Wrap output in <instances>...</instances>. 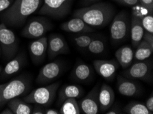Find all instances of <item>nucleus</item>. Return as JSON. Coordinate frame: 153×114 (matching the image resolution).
Wrapping results in <instances>:
<instances>
[{
    "label": "nucleus",
    "instance_id": "obj_1",
    "mask_svg": "<svg viewBox=\"0 0 153 114\" xmlns=\"http://www.w3.org/2000/svg\"><path fill=\"white\" fill-rule=\"evenodd\" d=\"M43 0H14L12 4L0 15V19L6 26L20 27L27 18L39 10Z\"/></svg>",
    "mask_w": 153,
    "mask_h": 114
},
{
    "label": "nucleus",
    "instance_id": "obj_2",
    "mask_svg": "<svg viewBox=\"0 0 153 114\" xmlns=\"http://www.w3.org/2000/svg\"><path fill=\"white\" fill-rule=\"evenodd\" d=\"M115 15V10L111 4L105 2L93 4L91 6L76 10L74 17H78L92 27H101L107 25Z\"/></svg>",
    "mask_w": 153,
    "mask_h": 114
},
{
    "label": "nucleus",
    "instance_id": "obj_3",
    "mask_svg": "<svg viewBox=\"0 0 153 114\" xmlns=\"http://www.w3.org/2000/svg\"><path fill=\"white\" fill-rule=\"evenodd\" d=\"M30 88V79L23 75L0 84V109L6 105L12 99L26 94Z\"/></svg>",
    "mask_w": 153,
    "mask_h": 114
},
{
    "label": "nucleus",
    "instance_id": "obj_4",
    "mask_svg": "<svg viewBox=\"0 0 153 114\" xmlns=\"http://www.w3.org/2000/svg\"><path fill=\"white\" fill-rule=\"evenodd\" d=\"M61 81L53 83L47 86L40 87L32 91L24 98L27 103L37 104L42 107H48L54 101Z\"/></svg>",
    "mask_w": 153,
    "mask_h": 114
},
{
    "label": "nucleus",
    "instance_id": "obj_5",
    "mask_svg": "<svg viewBox=\"0 0 153 114\" xmlns=\"http://www.w3.org/2000/svg\"><path fill=\"white\" fill-rule=\"evenodd\" d=\"M73 0H43L39 14L54 19H61L69 15Z\"/></svg>",
    "mask_w": 153,
    "mask_h": 114
},
{
    "label": "nucleus",
    "instance_id": "obj_6",
    "mask_svg": "<svg viewBox=\"0 0 153 114\" xmlns=\"http://www.w3.org/2000/svg\"><path fill=\"white\" fill-rule=\"evenodd\" d=\"M131 18L126 11L120 12L111 21V39L113 43H120L126 40L130 32Z\"/></svg>",
    "mask_w": 153,
    "mask_h": 114
},
{
    "label": "nucleus",
    "instance_id": "obj_7",
    "mask_svg": "<svg viewBox=\"0 0 153 114\" xmlns=\"http://www.w3.org/2000/svg\"><path fill=\"white\" fill-rule=\"evenodd\" d=\"M0 47L1 55L6 60H12L19 50V41L12 30L1 23H0Z\"/></svg>",
    "mask_w": 153,
    "mask_h": 114
},
{
    "label": "nucleus",
    "instance_id": "obj_8",
    "mask_svg": "<svg viewBox=\"0 0 153 114\" xmlns=\"http://www.w3.org/2000/svg\"><path fill=\"white\" fill-rule=\"evenodd\" d=\"M52 27V24L47 18L34 17L26 23L21 34L26 38H39L43 37Z\"/></svg>",
    "mask_w": 153,
    "mask_h": 114
},
{
    "label": "nucleus",
    "instance_id": "obj_9",
    "mask_svg": "<svg viewBox=\"0 0 153 114\" xmlns=\"http://www.w3.org/2000/svg\"><path fill=\"white\" fill-rule=\"evenodd\" d=\"M123 74V76L133 80L146 81L151 80L152 63L148 59L143 61H138L126 70Z\"/></svg>",
    "mask_w": 153,
    "mask_h": 114
},
{
    "label": "nucleus",
    "instance_id": "obj_10",
    "mask_svg": "<svg viewBox=\"0 0 153 114\" xmlns=\"http://www.w3.org/2000/svg\"><path fill=\"white\" fill-rule=\"evenodd\" d=\"M62 71V64L59 61L48 63L41 68L37 76L36 82L38 84H47L60 76Z\"/></svg>",
    "mask_w": 153,
    "mask_h": 114
},
{
    "label": "nucleus",
    "instance_id": "obj_11",
    "mask_svg": "<svg viewBox=\"0 0 153 114\" xmlns=\"http://www.w3.org/2000/svg\"><path fill=\"white\" fill-rule=\"evenodd\" d=\"M69 52L68 43L62 36L59 34H51L48 38L47 53L50 60H54L58 55L66 54Z\"/></svg>",
    "mask_w": 153,
    "mask_h": 114
},
{
    "label": "nucleus",
    "instance_id": "obj_12",
    "mask_svg": "<svg viewBox=\"0 0 153 114\" xmlns=\"http://www.w3.org/2000/svg\"><path fill=\"white\" fill-rule=\"evenodd\" d=\"M96 73L104 79L111 81L115 77L119 64L115 60H97L93 62Z\"/></svg>",
    "mask_w": 153,
    "mask_h": 114
},
{
    "label": "nucleus",
    "instance_id": "obj_13",
    "mask_svg": "<svg viewBox=\"0 0 153 114\" xmlns=\"http://www.w3.org/2000/svg\"><path fill=\"white\" fill-rule=\"evenodd\" d=\"M99 85L93 88L89 94L80 102V111L85 114H97L99 112Z\"/></svg>",
    "mask_w": 153,
    "mask_h": 114
},
{
    "label": "nucleus",
    "instance_id": "obj_14",
    "mask_svg": "<svg viewBox=\"0 0 153 114\" xmlns=\"http://www.w3.org/2000/svg\"><path fill=\"white\" fill-rule=\"evenodd\" d=\"M117 87L118 92L124 96L135 97L141 92L140 85L133 79L122 75L117 76Z\"/></svg>",
    "mask_w": 153,
    "mask_h": 114
},
{
    "label": "nucleus",
    "instance_id": "obj_15",
    "mask_svg": "<svg viewBox=\"0 0 153 114\" xmlns=\"http://www.w3.org/2000/svg\"><path fill=\"white\" fill-rule=\"evenodd\" d=\"M47 49L48 38L45 36L32 42L29 46V51L32 61L34 64H40L45 60Z\"/></svg>",
    "mask_w": 153,
    "mask_h": 114
},
{
    "label": "nucleus",
    "instance_id": "obj_16",
    "mask_svg": "<svg viewBox=\"0 0 153 114\" xmlns=\"http://www.w3.org/2000/svg\"><path fill=\"white\" fill-rule=\"evenodd\" d=\"M61 28L65 32L74 34H87L94 31V27L89 26L78 17H74L68 21L62 23Z\"/></svg>",
    "mask_w": 153,
    "mask_h": 114
},
{
    "label": "nucleus",
    "instance_id": "obj_17",
    "mask_svg": "<svg viewBox=\"0 0 153 114\" xmlns=\"http://www.w3.org/2000/svg\"><path fill=\"white\" fill-rule=\"evenodd\" d=\"M115 101V92L110 85L104 83L99 89L98 103L99 110L102 113H105Z\"/></svg>",
    "mask_w": 153,
    "mask_h": 114
},
{
    "label": "nucleus",
    "instance_id": "obj_18",
    "mask_svg": "<svg viewBox=\"0 0 153 114\" xmlns=\"http://www.w3.org/2000/svg\"><path fill=\"white\" fill-rule=\"evenodd\" d=\"M25 64V56L23 53H20L14 59L11 60L4 68H2L0 74V79L4 81L10 77L13 74L17 73L23 68Z\"/></svg>",
    "mask_w": 153,
    "mask_h": 114
},
{
    "label": "nucleus",
    "instance_id": "obj_19",
    "mask_svg": "<svg viewBox=\"0 0 153 114\" xmlns=\"http://www.w3.org/2000/svg\"><path fill=\"white\" fill-rule=\"evenodd\" d=\"M145 30L141 25V18L133 13L131 20L130 34H131V43L133 47H137L140 42L142 40Z\"/></svg>",
    "mask_w": 153,
    "mask_h": 114
},
{
    "label": "nucleus",
    "instance_id": "obj_20",
    "mask_svg": "<svg viewBox=\"0 0 153 114\" xmlns=\"http://www.w3.org/2000/svg\"><path fill=\"white\" fill-rule=\"evenodd\" d=\"M85 90L82 87L78 85H65L62 86L59 92L58 104H61L68 99H78L84 95Z\"/></svg>",
    "mask_w": 153,
    "mask_h": 114
},
{
    "label": "nucleus",
    "instance_id": "obj_21",
    "mask_svg": "<svg viewBox=\"0 0 153 114\" xmlns=\"http://www.w3.org/2000/svg\"><path fill=\"white\" fill-rule=\"evenodd\" d=\"M133 49L128 45H124L118 49L115 52V58L119 65L123 68H127L131 66L134 59Z\"/></svg>",
    "mask_w": 153,
    "mask_h": 114
},
{
    "label": "nucleus",
    "instance_id": "obj_22",
    "mask_svg": "<svg viewBox=\"0 0 153 114\" xmlns=\"http://www.w3.org/2000/svg\"><path fill=\"white\" fill-rule=\"evenodd\" d=\"M91 76L92 69L91 66L83 62L76 64L71 72V76L74 79L80 82L88 81Z\"/></svg>",
    "mask_w": 153,
    "mask_h": 114
},
{
    "label": "nucleus",
    "instance_id": "obj_23",
    "mask_svg": "<svg viewBox=\"0 0 153 114\" xmlns=\"http://www.w3.org/2000/svg\"><path fill=\"white\" fill-rule=\"evenodd\" d=\"M7 106L13 111L14 114H30L33 106L18 98H15L7 103Z\"/></svg>",
    "mask_w": 153,
    "mask_h": 114
},
{
    "label": "nucleus",
    "instance_id": "obj_24",
    "mask_svg": "<svg viewBox=\"0 0 153 114\" xmlns=\"http://www.w3.org/2000/svg\"><path fill=\"white\" fill-rule=\"evenodd\" d=\"M136 48L135 52L134 53V58L137 61H143L148 59L153 53V48L143 40L140 42Z\"/></svg>",
    "mask_w": 153,
    "mask_h": 114
},
{
    "label": "nucleus",
    "instance_id": "obj_25",
    "mask_svg": "<svg viewBox=\"0 0 153 114\" xmlns=\"http://www.w3.org/2000/svg\"><path fill=\"white\" fill-rule=\"evenodd\" d=\"M81 113L79 104L76 99H68L61 104L60 114H80Z\"/></svg>",
    "mask_w": 153,
    "mask_h": 114
},
{
    "label": "nucleus",
    "instance_id": "obj_26",
    "mask_svg": "<svg viewBox=\"0 0 153 114\" xmlns=\"http://www.w3.org/2000/svg\"><path fill=\"white\" fill-rule=\"evenodd\" d=\"M124 111L127 114H152L148 110L144 104L137 101H133L126 104Z\"/></svg>",
    "mask_w": 153,
    "mask_h": 114
},
{
    "label": "nucleus",
    "instance_id": "obj_27",
    "mask_svg": "<svg viewBox=\"0 0 153 114\" xmlns=\"http://www.w3.org/2000/svg\"><path fill=\"white\" fill-rule=\"evenodd\" d=\"M105 49L106 45L104 41L98 38H94L87 46L88 51L95 55L101 54L104 51Z\"/></svg>",
    "mask_w": 153,
    "mask_h": 114
},
{
    "label": "nucleus",
    "instance_id": "obj_28",
    "mask_svg": "<svg viewBox=\"0 0 153 114\" xmlns=\"http://www.w3.org/2000/svg\"><path fill=\"white\" fill-rule=\"evenodd\" d=\"M94 38H95V36H94V35L82 34L81 35H79V36H74L73 38V40L76 46H78L80 48L85 49L87 48V46H89L90 43Z\"/></svg>",
    "mask_w": 153,
    "mask_h": 114
},
{
    "label": "nucleus",
    "instance_id": "obj_29",
    "mask_svg": "<svg viewBox=\"0 0 153 114\" xmlns=\"http://www.w3.org/2000/svg\"><path fill=\"white\" fill-rule=\"evenodd\" d=\"M141 25L145 32L153 34V16L152 14H148L141 18Z\"/></svg>",
    "mask_w": 153,
    "mask_h": 114
},
{
    "label": "nucleus",
    "instance_id": "obj_30",
    "mask_svg": "<svg viewBox=\"0 0 153 114\" xmlns=\"http://www.w3.org/2000/svg\"><path fill=\"white\" fill-rule=\"evenodd\" d=\"M139 3L141 4L143 8L146 9L148 13H153V0H139Z\"/></svg>",
    "mask_w": 153,
    "mask_h": 114
},
{
    "label": "nucleus",
    "instance_id": "obj_31",
    "mask_svg": "<svg viewBox=\"0 0 153 114\" xmlns=\"http://www.w3.org/2000/svg\"><path fill=\"white\" fill-rule=\"evenodd\" d=\"M120 4H122L123 6H135L139 4V0H114Z\"/></svg>",
    "mask_w": 153,
    "mask_h": 114
},
{
    "label": "nucleus",
    "instance_id": "obj_32",
    "mask_svg": "<svg viewBox=\"0 0 153 114\" xmlns=\"http://www.w3.org/2000/svg\"><path fill=\"white\" fill-rule=\"evenodd\" d=\"M13 1L14 0H0V13L6 10Z\"/></svg>",
    "mask_w": 153,
    "mask_h": 114
},
{
    "label": "nucleus",
    "instance_id": "obj_33",
    "mask_svg": "<svg viewBox=\"0 0 153 114\" xmlns=\"http://www.w3.org/2000/svg\"><path fill=\"white\" fill-rule=\"evenodd\" d=\"M142 40L146 42L147 43L149 44L151 47L153 48V34H150L148 33V32H145L144 34H143Z\"/></svg>",
    "mask_w": 153,
    "mask_h": 114
},
{
    "label": "nucleus",
    "instance_id": "obj_34",
    "mask_svg": "<svg viewBox=\"0 0 153 114\" xmlns=\"http://www.w3.org/2000/svg\"><path fill=\"white\" fill-rule=\"evenodd\" d=\"M146 107L147 109L149 110L150 112H152L153 113V96H152V93L150 94V97L148 98L146 101Z\"/></svg>",
    "mask_w": 153,
    "mask_h": 114
},
{
    "label": "nucleus",
    "instance_id": "obj_35",
    "mask_svg": "<svg viewBox=\"0 0 153 114\" xmlns=\"http://www.w3.org/2000/svg\"><path fill=\"white\" fill-rule=\"evenodd\" d=\"M104 113L105 114H120L122 113H121V110H120V109L117 106L113 107L112 105L111 107V108L108 109Z\"/></svg>",
    "mask_w": 153,
    "mask_h": 114
},
{
    "label": "nucleus",
    "instance_id": "obj_36",
    "mask_svg": "<svg viewBox=\"0 0 153 114\" xmlns=\"http://www.w3.org/2000/svg\"><path fill=\"white\" fill-rule=\"evenodd\" d=\"M45 112V110L41 107L39 104H35V106L33 107V109L32 111V113L33 114H43Z\"/></svg>",
    "mask_w": 153,
    "mask_h": 114
},
{
    "label": "nucleus",
    "instance_id": "obj_37",
    "mask_svg": "<svg viewBox=\"0 0 153 114\" xmlns=\"http://www.w3.org/2000/svg\"><path fill=\"white\" fill-rule=\"evenodd\" d=\"M45 114H59V111L56 110V109H45Z\"/></svg>",
    "mask_w": 153,
    "mask_h": 114
},
{
    "label": "nucleus",
    "instance_id": "obj_38",
    "mask_svg": "<svg viewBox=\"0 0 153 114\" xmlns=\"http://www.w3.org/2000/svg\"><path fill=\"white\" fill-rule=\"evenodd\" d=\"M1 114H14L13 111L11 110V109L8 107H6L4 109L3 111H1V113H0Z\"/></svg>",
    "mask_w": 153,
    "mask_h": 114
},
{
    "label": "nucleus",
    "instance_id": "obj_39",
    "mask_svg": "<svg viewBox=\"0 0 153 114\" xmlns=\"http://www.w3.org/2000/svg\"><path fill=\"white\" fill-rule=\"evenodd\" d=\"M98 0H83L84 3L85 4H95L96 1H98Z\"/></svg>",
    "mask_w": 153,
    "mask_h": 114
},
{
    "label": "nucleus",
    "instance_id": "obj_40",
    "mask_svg": "<svg viewBox=\"0 0 153 114\" xmlns=\"http://www.w3.org/2000/svg\"><path fill=\"white\" fill-rule=\"evenodd\" d=\"M1 71H2V67L0 66V74H1Z\"/></svg>",
    "mask_w": 153,
    "mask_h": 114
},
{
    "label": "nucleus",
    "instance_id": "obj_41",
    "mask_svg": "<svg viewBox=\"0 0 153 114\" xmlns=\"http://www.w3.org/2000/svg\"><path fill=\"white\" fill-rule=\"evenodd\" d=\"M1 47H0V57H1Z\"/></svg>",
    "mask_w": 153,
    "mask_h": 114
}]
</instances>
